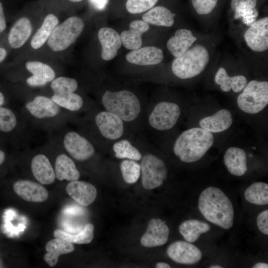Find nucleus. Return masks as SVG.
<instances>
[{
	"instance_id": "43",
	"label": "nucleus",
	"mask_w": 268,
	"mask_h": 268,
	"mask_svg": "<svg viewBox=\"0 0 268 268\" xmlns=\"http://www.w3.org/2000/svg\"><path fill=\"white\" fill-rule=\"evenodd\" d=\"M90 4L97 10H103L106 7L109 0H89Z\"/></svg>"
},
{
	"instance_id": "48",
	"label": "nucleus",
	"mask_w": 268,
	"mask_h": 268,
	"mask_svg": "<svg viewBox=\"0 0 268 268\" xmlns=\"http://www.w3.org/2000/svg\"><path fill=\"white\" fill-rule=\"evenodd\" d=\"M5 153L4 152L0 149V165H1L5 159Z\"/></svg>"
},
{
	"instance_id": "35",
	"label": "nucleus",
	"mask_w": 268,
	"mask_h": 268,
	"mask_svg": "<svg viewBox=\"0 0 268 268\" xmlns=\"http://www.w3.org/2000/svg\"><path fill=\"white\" fill-rule=\"evenodd\" d=\"M113 149L117 158H126L135 161L141 158L139 150L127 139H122L115 143Z\"/></svg>"
},
{
	"instance_id": "24",
	"label": "nucleus",
	"mask_w": 268,
	"mask_h": 268,
	"mask_svg": "<svg viewBox=\"0 0 268 268\" xmlns=\"http://www.w3.org/2000/svg\"><path fill=\"white\" fill-rule=\"evenodd\" d=\"M149 28L148 23L143 20H134L130 25L128 30L123 31L121 35L122 43L127 49L136 50L142 45V34Z\"/></svg>"
},
{
	"instance_id": "4",
	"label": "nucleus",
	"mask_w": 268,
	"mask_h": 268,
	"mask_svg": "<svg viewBox=\"0 0 268 268\" xmlns=\"http://www.w3.org/2000/svg\"><path fill=\"white\" fill-rule=\"evenodd\" d=\"M209 61V55L206 48L196 44L174 59L172 64V71L179 78H191L200 74Z\"/></svg>"
},
{
	"instance_id": "49",
	"label": "nucleus",
	"mask_w": 268,
	"mask_h": 268,
	"mask_svg": "<svg viewBox=\"0 0 268 268\" xmlns=\"http://www.w3.org/2000/svg\"><path fill=\"white\" fill-rule=\"evenodd\" d=\"M5 102V97L3 94L0 91V106H2Z\"/></svg>"
},
{
	"instance_id": "29",
	"label": "nucleus",
	"mask_w": 268,
	"mask_h": 268,
	"mask_svg": "<svg viewBox=\"0 0 268 268\" xmlns=\"http://www.w3.org/2000/svg\"><path fill=\"white\" fill-rule=\"evenodd\" d=\"M47 253L44 256V261L50 267L55 266L60 256L73 252L74 247L72 243L62 239L55 238L49 241L45 246Z\"/></svg>"
},
{
	"instance_id": "44",
	"label": "nucleus",
	"mask_w": 268,
	"mask_h": 268,
	"mask_svg": "<svg viewBox=\"0 0 268 268\" xmlns=\"http://www.w3.org/2000/svg\"><path fill=\"white\" fill-rule=\"evenodd\" d=\"M6 28V23L4 16L3 6L0 1V33L3 32Z\"/></svg>"
},
{
	"instance_id": "6",
	"label": "nucleus",
	"mask_w": 268,
	"mask_h": 268,
	"mask_svg": "<svg viewBox=\"0 0 268 268\" xmlns=\"http://www.w3.org/2000/svg\"><path fill=\"white\" fill-rule=\"evenodd\" d=\"M78 82L75 79L61 76L56 77L51 82L53 95L50 97L63 109L77 111L83 105L82 98L75 93L78 88Z\"/></svg>"
},
{
	"instance_id": "34",
	"label": "nucleus",
	"mask_w": 268,
	"mask_h": 268,
	"mask_svg": "<svg viewBox=\"0 0 268 268\" xmlns=\"http://www.w3.org/2000/svg\"><path fill=\"white\" fill-rule=\"evenodd\" d=\"M246 200L249 202L259 205L268 203V184L264 182H255L248 187L244 193Z\"/></svg>"
},
{
	"instance_id": "30",
	"label": "nucleus",
	"mask_w": 268,
	"mask_h": 268,
	"mask_svg": "<svg viewBox=\"0 0 268 268\" xmlns=\"http://www.w3.org/2000/svg\"><path fill=\"white\" fill-rule=\"evenodd\" d=\"M215 83L220 86L224 92H228L232 89L235 93L242 91L247 84V80L242 75L230 76L226 70L222 67L218 68L215 77Z\"/></svg>"
},
{
	"instance_id": "20",
	"label": "nucleus",
	"mask_w": 268,
	"mask_h": 268,
	"mask_svg": "<svg viewBox=\"0 0 268 268\" xmlns=\"http://www.w3.org/2000/svg\"><path fill=\"white\" fill-rule=\"evenodd\" d=\"M98 37L102 47V59L105 61L114 59L122 46L120 35L111 28L103 27L99 30Z\"/></svg>"
},
{
	"instance_id": "51",
	"label": "nucleus",
	"mask_w": 268,
	"mask_h": 268,
	"mask_svg": "<svg viewBox=\"0 0 268 268\" xmlns=\"http://www.w3.org/2000/svg\"><path fill=\"white\" fill-rule=\"evenodd\" d=\"M69 0L72 2H79L82 0Z\"/></svg>"
},
{
	"instance_id": "7",
	"label": "nucleus",
	"mask_w": 268,
	"mask_h": 268,
	"mask_svg": "<svg viewBox=\"0 0 268 268\" xmlns=\"http://www.w3.org/2000/svg\"><path fill=\"white\" fill-rule=\"evenodd\" d=\"M237 102L238 107L246 113L261 112L268 104V82L250 81L238 96Z\"/></svg>"
},
{
	"instance_id": "22",
	"label": "nucleus",
	"mask_w": 268,
	"mask_h": 268,
	"mask_svg": "<svg viewBox=\"0 0 268 268\" xmlns=\"http://www.w3.org/2000/svg\"><path fill=\"white\" fill-rule=\"evenodd\" d=\"M162 51L154 46H147L129 53L126 57L130 63L139 66H150L160 63L163 60Z\"/></svg>"
},
{
	"instance_id": "5",
	"label": "nucleus",
	"mask_w": 268,
	"mask_h": 268,
	"mask_svg": "<svg viewBox=\"0 0 268 268\" xmlns=\"http://www.w3.org/2000/svg\"><path fill=\"white\" fill-rule=\"evenodd\" d=\"M84 27L83 21L78 16L67 18L53 31L46 42L48 47L55 52L67 50L79 37Z\"/></svg>"
},
{
	"instance_id": "36",
	"label": "nucleus",
	"mask_w": 268,
	"mask_h": 268,
	"mask_svg": "<svg viewBox=\"0 0 268 268\" xmlns=\"http://www.w3.org/2000/svg\"><path fill=\"white\" fill-rule=\"evenodd\" d=\"M122 177L128 184L135 183L140 174V165L135 160L126 159L123 160L120 165Z\"/></svg>"
},
{
	"instance_id": "46",
	"label": "nucleus",
	"mask_w": 268,
	"mask_h": 268,
	"mask_svg": "<svg viewBox=\"0 0 268 268\" xmlns=\"http://www.w3.org/2000/svg\"><path fill=\"white\" fill-rule=\"evenodd\" d=\"M253 268H268V264L266 263L260 262L256 264L253 267Z\"/></svg>"
},
{
	"instance_id": "31",
	"label": "nucleus",
	"mask_w": 268,
	"mask_h": 268,
	"mask_svg": "<svg viewBox=\"0 0 268 268\" xmlns=\"http://www.w3.org/2000/svg\"><path fill=\"white\" fill-rule=\"evenodd\" d=\"M209 224L197 219H189L183 222L179 227L180 233L186 241L193 243L196 242L201 234L209 231Z\"/></svg>"
},
{
	"instance_id": "50",
	"label": "nucleus",
	"mask_w": 268,
	"mask_h": 268,
	"mask_svg": "<svg viewBox=\"0 0 268 268\" xmlns=\"http://www.w3.org/2000/svg\"><path fill=\"white\" fill-rule=\"evenodd\" d=\"M209 268H222L223 267L218 265H214L210 266Z\"/></svg>"
},
{
	"instance_id": "3",
	"label": "nucleus",
	"mask_w": 268,
	"mask_h": 268,
	"mask_svg": "<svg viewBox=\"0 0 268 268\" xmlns=\"http://www.w3.org/2000/svg\"><path fill=\"white\" fill-rule=\"evenodd\" d=\"M101 100L107 111L117 115L126 122L135 120L141 111L138 98L129 90H123L117 92L107 90Z\"/></svg>"
},
{
	"instance_id": "8",
	"label": "nucleus",
	"mask_w": 268,
	"mask_h": 268,
	"mask_svg": "<svg viewBox=\"0 0 268 268\" xmlns=\"http://www.w3.org/2000/svg\"><path fill=\"white\" fill-rule=\"evenodd\" d=\"M141 184L146 190L162 185L167 178V169L160 158L152 154L144 155L140 163Z\"/></svg>"
},
{
	"instance_id": "14",
	"label": "nucleus",
	"mask_w": 268,
	"mask_h": 268,
	"mask_svg": "<svg viewBox=\"0 0 268 268\" xmlns=\"http://www.w3.org/2000/svg\"><path fill=\"white\" fill-rule=\"evenodd\" d=\"M25 67L31 74L25 81L29 87L35 88L44 86L56 77L54 69L50 66L42 62L28 61Z\"/></svg>"
},
{
	"instance_id": "45",
	"label": "nucleus",
	"mask_w": 268,
	"mask_h": 268,
	"mask_svg": "<svg viewBox=\"0 0 268 268\" xmlns=\"http://www.w3.org/2000/svg\"><path fill=\"white\" fill-rule=\"evenodd\" d=\"M7 55V51L2 47H0V64L6 58Z\"/></svg>"
},
{
	"instance_id": "27",
	"label": "nucleus",
	"mask_w": 268,
	"mask_h": 268,
	"mask_svg": "<svg viewBox=\"0 0 268 268\" xmlns=\"http://www.w3.org/2000/svg\"><path fill=\"white\" fill-rule=\"evenodd\" d=\"M54 171L56 178L60 181L66 180L72 181L78 180L80 177V173L74 162L64 153H60L57 156Z\"/></svg>"
},
{
	"instance_id": "25",
	"label": "nucleus",
	"mask_w": 268,
	"mask_h": 268,
	"mask_svg": "<svg viewBox=\"0 0 268 268\" xmlns=\"http://www.w3.org/2000/svg\"><path fill=\"white\" fill-rule=\"evenodd\" d=\"M233 123L232 114L227 109H221L213 115L201 119L199 122L201 128L212 133H219L228 129Z\"/></svg>"
},
{
	"instance_id": "1",
	"label": "nucleus",
	"mask_w": 268,
	"mask_h": 268,
	"mask_svg": "<svg viewBox=\"0 0 268 268\" xmlns=\"http://www.w3.org/2000/svg\"><path fill=\"white\" fill-rule=\"evenodd\" d=\"M198 207L209 222L225 229L233 225L234 212L230 199L220 189L208 187L201 193Z\"/></svg>"
},
{
	"instance_id": "32",
	"label": "nucleus",
	"mask_w": 268,
	"mask_h": 268,
	"mask_svg": "<svg viewBox=\"0 0 268 268\" xmlns=\"http://www.w3.org/2000/svg\"><path fill=\"white\" fill-rule=\"evenodd\" d=\"M176 14L167 8L158 6L152 8L142 15L143 20L147 23L160 26L170 27L174 23Z\"/></svg>"
},
{
	"instance_id": "16",
	"label": "nucleus",
	"mask_w": 268,
	"mask_h": 268,
	"mask_svg": "<svg viewBox=\"0 0 268 268\" xmlns=\"http://www.w3.org/2000/svg\"><path fill=\"white\" fill-rule=\"evenodd\" d=\"M169 232L168 226L160 218H152L140 239V243L147 248L162 246L167 242Z\"/></svg>"
},
{
	"instance_id": "10",
	"label": "nucleus",
	"mask_w": 268,
	"mask_h": 268,
	"mask_svg": "<svg viewBox=\"0 0 268 268\" xmlns=\"http://www.w3.org/2000/svg\"><path fill=\"white\" fill-rule=\"evenodd\" d=\"M181 114L179 106L170 102L158 103L150 113L148 122L151 127L165 131L173 128L177 122Z\"/></svg>"
},
{
	"instance_id": "26",
	"label": "nucleus",
	"mask_w": 268,
	"mask_h": 268,
	"mask_svg": "<svg viewBox=\"0 0 268 268\" xmlns=\"http://www.w3.org/2000/svg\"><path fill=\"white\" fill-rule=\"evenodd\" d=\"M197 40L192 32L187 29L177 30L175 35L167 42V47L171 54L175 58L184 54Z\"/></svg>"
},
{
	"instance_id": "13",
	"label": "nucleus",
	"mask_w": 268,
	"mask_h": 268,
	"mask_svg": "<svg viewBox=\"0 0 268 268\" xmlns=\"http://www.w3.org/2000/svg\"><path fill=\"white\" fill-rule=\"evenodd\" d=\"M245 40L253 51L262 52L268 49V17L256 21L245 32Z\"/></svg>"
},
{
	"instance_id": "15",
	"label": "nucleus",
	"mask_w": 268,
	"mask_h": 268,
	"mask_svg": "<svg viewBox=\"0 0 268 268\" xmlns=\"http://www.w3.org/2000/svg\"><path fill=\"white\" fill-rule=\"evenodd\" d=\"M95 122L100 133L106 138L117 139L123 134V121L110 112L102 111L98 113L95 117Z\"/></svg>"
},
{
	"instance_id": "33",
	"label": "nucleus",
	"mask_w": 268,
	"mask_h": 268,
	"mask_svg": "<svg viewBox=\"0 0 268 268\" xmlns=\"http://www.w3.org/2000/svg\"><path fill=\"white\" fill-rule=\"evenodd\" d=\"M94 230L93 225L88 223L77 233L72 234L63 230L57 229L54 232V236L55 238L62 239L71 243L89 244L94 238Z\"/></svg>"
},
{
	"instance_id": "42",
	"label": "nucleus",
	"mask_w": 268,
	"mask_h": 268,
	"mask_svg": "<svg viewBox=\"0 0 268 268\" xmlns=\"http://www.w3.org/2000/svg\"><path fill=\"white\" fill-rule=\"evenodd\" d=\"M257 0H231V7L233 10L237 9H254Z\"/></svg>"
},
{
	"instance_id": "41",
	"label": "nucleus",
	"mask_w": 268,
	"mask_h": 268,
	"mask_svg": "<svg viewBox=\"0 0 268 268\" xmlns=\"http://www.w3.org/2000/svg\"><path fill=\"white\" fill-rule=\"evenodd\" d=\"M257 225L260 231L266 235H268V210L261 212L257 216Z\"/></svg>"
},
{
	"instance_id": "11",
	"label": "nucleus",
	"mask_w": 268,
	"mask_h": 268,
	"mask_svg": "<svg viewBox=\"0 0 268 268\" xmlns=\"http://www.w3.org/2000/svg\"><path fill=\"white\" fill-rule=\"evenodd\" d=\"M62 146L73 159L84 161L95 152L92 144L85 137L75 131L66 133L62 138Z\"/></svg>"
},
{
	"instance_id": "2",
	"label": "nucleus",
	"mask_w": 268,
	"mask_h": 268,
	"mask_svg": "<svg viewBox=\"0 0 268 268\" xmlns=\"http://www.w3.org/2000/svg\"><path fill=\"white\" fill-rule=\"evenodd\" d=\"M212 133L201 128L184 131L176 139L173 152L181 161L192 163L201 159L214 143Z\"/></svg>"
},
{
	"instance_id": "47",
	"label": "nucleus",
	"mask_w": 268,
	"mask_h": 268,
	"mask_svg": "<svg viewBox=\"0 0 268 268\" xmlns=\"http://www.w3.org/2000/svg\"><path fill=\"white\" fill-rule=\"evenodd\" d=\"M155 267L156 268H170L171 267L168 264L164 262H159L156 264Z\"/></svg>"
},
{
	"instance_id": "28",
	"label": "nucleus",
	"mask_w": 268,
	"mask_h": 268,
	"mask_svg": "<svg viewBox=\"0 0 268 268\" xmlns=\"http://www.w3.org/2000/svg\"><path fill=\"white\" fill-rule=\"evenodd\" d=\"M59 24L58 17L50 13L44 18L40 27L31 37L30 46L34 50H38L47 42L55 28Z\"/></svg>"
},
{
	"instance_id": "37",
	"label": "nucleus",
	"mask_w": 268,
	"mask_h": 268,
	"mask_svg": "<svg viewBox=\"0 0 268 268\" xmlns=\"http://www.w3.org/2000/svg\"><path fill=\"white\" fill-rule=\"evenodd\" d=\"M18 124V118L11 110L0 106V131L10 132L17 127Z\"/></svg>"
},
{
	"instance_id": "19",
	"label": "nucleus",
	"mask_w": 268,
	"mask_h": 268,
	"mask_svg": "<svg viewBox=\"0 0 268 268\" xmlns=\"http://www.w3.org/2000/svg\"><path fill=\"white\" fill-rule=\"evenodd\" d=\"M33 31L31 20L26 16L18 18L11 26L8 34V42L11 48L17 49L27 42Z\"/></svg>"
},
{
	"instance_id": "38",
	"label": "nucleus",
	"mask_w": 268,
	"mask_h": 268,
	"mask_svg": "<svg viewBox=\"0 0 268 268\" xmlns=\"http://www.w3.org/2000/svg\"><path fill=\"white\" fill-rule=\"evenodd\" d=\"M158 0H127L126 6L131 13L143 12L151 8Z\"/></svg>"
},
{
	"instance_id": "12",
	"label": "nucleus",
	"mask_w": 268,
	"mask_h": 268,
	"mask_svg": "<svg viewBox=\"0 0 268 268\" xmlns=\"http://www.w3.org/2000/svg\"><path fill=\"white\" fill-rule=\"evenodd\" d=\"M168 257L176 263L194 265L202 258L201 251L190 242L177 241L171 244L166 250Z\"/></svg>"
},
{
	"instance_id": "9",
	"label": "nucleus",
	"mask_w": 268,
	"mask_h": 268,
	"mask_svg": "<svg viewBox=\"0 0 268 268\" xmlns=\"http://www.w3.org/2000/svg\"><path fill=\"white\" fill-rule=\"evenodd\" d=\"M24 108L31 118L40 122L51 121L62 114L63 108L50 97L38 95L26 101Z\"/></svg>"
},
{
	"instance_id": "40",
	"label": "nucleus",
	"mask_w": 268,
	"mask_h": 268,
	"mask_svg": "<svg viewBox=\"0 0 268 268\" xmlns=\"http://www.w3.org/2000/svg\"><path fill=\"white\" fill-rule=\"evenodd\" d=\"M196 12L200 15L210 13L215 7L218 0H191Z\"/></svg>"
},
{
	"instance_id": "17",
	"label": "nucleus",
	"mask_w": 268,
	"mask_h": 268,
	"mask_svg": "<svg viewBox=\"0 0 268 268\" xmlns=\"http://www.w3.org/2000/svg\"><path fill=\"white\" fill-rule=\"evenodd\" d=\"M14 192L23 200L30 202H41L46 201L49 194L47 189L38 183L21 180L13 185Z\"/></svg>"
},
{
	"instance_id": "23",
	"label": "nucleus",
	"mask_w": 268,
	"mask_h": 268,
	"mask_svg": "<svg viewBox=\"0 0 268 268\" xmlns=\"http://www.w3.org/2000/svg\"><path fill=\"white\" fill-rule=\"evenodd\" d=\"M223 160L228 171L233 175L242 176L247 171L246 153L242 148H228L224 153Z\"/></svg>"
},
{
	"instance_id": "18",
	"label": "nucleus",
	"mask_w": 268,
	"mask_h": 268,
	"mask_svg": "<svg viewBox=\"0 0 268 268\" xmlns=\"http://www.w3.org/2000/svg\"><path fill=\"white\" fill-rule=\"evenodd\" d=\"M67 194L79 204L87 206L95 200L97 192L91 184L77 180L70 181L66 188Z\"/></svg>"
},
{
	"instance_id": "39",
	"label": "nucleus",
	"mask_w": 268,
	"mask_h": 268,
	"mask_svg": "<svg viewBox=\"0 0 268 268\" xmlns=\"http://www.w3.org/2000/svg\"><path fill=\"white\" fill-rule=\"evenodd\" d=\"M234 11V18H242L243 22L249 26L256 21L258 16V12L256 7L254 9H237Z\"/></svg>"
},
{
	"instance_id": "21",
	"label": "nucleus",
	"mask_w": 268,
	"mask_h": 268,
	"mask_svg": "<svg viewBox=\"0 0 268 268\" xmlns=\"http://www.w3.org/2000/svg\"><path fill=\"white\" fill-rule=\"evenodd\" d=\"M30 167L33 176L40 183L49 185L55 181L56 178L54 169L45 154L38 153L34 156Z\"/></svg>"
}]
</instances>
